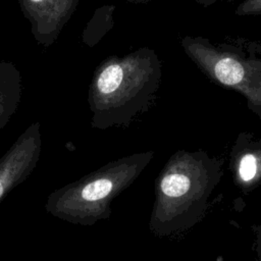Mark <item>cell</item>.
<instances>
[{
  "mask_svg": "<svg viewBox=\"0 0 261 261\" xmlns=\"http://www.w3.org/2000/svg\"><path fill=\"white\" fill-rule=\"evenodd\" d=\"M161 76V61L148 47L102 60L88 92L91 126L102 130L127 127L152 104Z\"/></svg>",
  "mask_w": 261,
  "mask_h": 261,
  "instance_id": "cell-1",
  "label": "cell"
},
{
  "mask_svg": "<svg viewBox=\"0 0 261 261\" xmlns=\"http://www.w3.org/2000/svg\"><path fill=\"white\" fill-rule=\"evenodd\" d=\"M221 174V163L205 152L174 153L155 180L151 232L167 237L190 227L203 211Z\"/></svg>",
  "mask_w": 261,
  "mask_h": 261,
  "instance_id": "cell-2",
  "label": "cell"
},
{
  "mask_svg": "<svg viewBox=\"0 0 261 261\" xmlns=\"http://www.w3.org/2000/svg\"><path fill=\"white\" fill-rule=\"evenodd\" d=\"M153 151L134 153L107 162L83 177L53 191L45 209L72 224L91 226L111 215V203L142 173Z\"/></svg>",
  "mask_w": 261,
  "mask_h": 261,
  "instance_id": "cell-3",
  "label": "cell"
},
{
  "mask_svg": "<svg viewBox=\"0 0 261 261\" xmlns=\"http://www.w3.org/2000/svg\"><path fill=\"white\" fill-rule=\"evenodd\" d=\"M181 46L211 81L243 96L261 64L260 44H213L203 37L187 36Z\"/></svg>",
  "mask_w": 261,
  "mask_h": 261,
  "instance_id": "cell-4",
  "label": "cell"
},
{
  "mask_svg": "<svg viewBox=\"0 0 261 261\" xmlns=\"http://www.w3.org/2000/svg\"><path fill=\"white\" fill-rule=\"evenodd\" d=\"M42 148L40 123L30 124L0 158V202L37 167Z\"/></svg>",
  "mask_w": 261,
  "mask_h": 261,
  "instance_id": "cell-5",
  "label": "cell"
},
{
  "mask_svg": "<svg viewBox=\"0 0 261 261\" xmlns=\"http://www.w3.org/2000/svg\"><path fill=\"white\" fill-rule=\"evenodd\" d=\"M80 0H17L36 42L50 47L74 13Z\"/></svg>",
  "mask_w": 261,
  "mask_h": 261,
  "instance_id": "cell-6",
  "label": "cell"
},
{
  "mask_svg": "<svg viewBox=\"0 0 261 261\" xmlns=\"http://www.w3.org/2000/svg\"><path fill=\"white\" fill-rule=\"evenodd\" d=\"M21 99V74L11 61H0V130L16 112Z\"/></svg>",
  "mask_w": 261,
  "mask_h": 261,
  "instance_id": "cell-7",
  "label": "cell"
},
{
  "mask_svg": "<svg viewBox=\"0 0 261 261\" xmlns=\"http://www.w3.org/2000/svg\"><path fill=\"white\" fill-rule=\"evenodd\" d=\"M237 171L243 182H251L261 174V141L253 135L243 133L239 136L233 147Z\"/></svg>",
  "mask_w": 261,
  "mask_h": 261,
  "instance_id": "cell-8",
  "label": "cell"
},
{
  "mask_svg": "<svg viewBox=\"0 0 261 261\" xmlns=\"http://www.w3.org/2000/svg\"><path fill=\"white\" fill-rule=\"evenodd\" d=\"M244 97L246 99L248 108L261 119V64L251 80Z\"/></svg>",
  "mask_w": 261,
  "mask_h": 261,
  "instance_id": "cell-9",
  "label": "cell"
},
{
  "mask_svg": "<svg viewBox=\"0 0 261 261\" xmlns=\"http://www.w3.org/2000/svg\"><path fill=\"white\" fill-rule=\"evenodd\" d=\"M239 15L261 14V0H245L236 10Z\"/></svg>",
  "mask_w": 261,
  "mask_h": 261,
  "instance_id": "cell-10",
  "label": "cell"
},
{
  "mask_svg": "<svg viewBox=\"0 0 261 261\" xmlns=\"http://www.w3.org/2000/svg\"><path fill=\"white\" fill-rule=\"evenodd\" d=\"M199 4H202V5H205V6H208V5H211L213 3H215L216 1L218 0H196Z\"/></svg>",
  "mask_w": 261,
  "mask_h": 261,
  "instance_id": "cell-11",
  "label": "cell"
},
{
  "mask_svg": "<svg viewBox=\"0 0 261 261\" xmlns=\"http://www.w3.org/2000/svg\"><path fill=\"white\" fill-rule=\"evenodd\" d=\"M126 1L129 3H133V4H147L153 0H126Z\"/></svg>",
  "mask_w": 261,
  "mask_h": 261,
  "instance_id": "cell-12",
  "label": "cell"
},
{
  "mask_svg": "<svg viewBox=\"0 0 261 261\" xmlns=\"http://www.w3.org/2000/svg\"><path fill=\"white\" fill-rule=\"evenodd\" d=\"M259 249H258V252H259V257H260V261H261V227H260V234H259Z\"/></svg>",
  "mask_w": 261,
  "mask_h": 261,
  "instance_id": "cell-13",
  "label": "cell"
}]
</instances>
